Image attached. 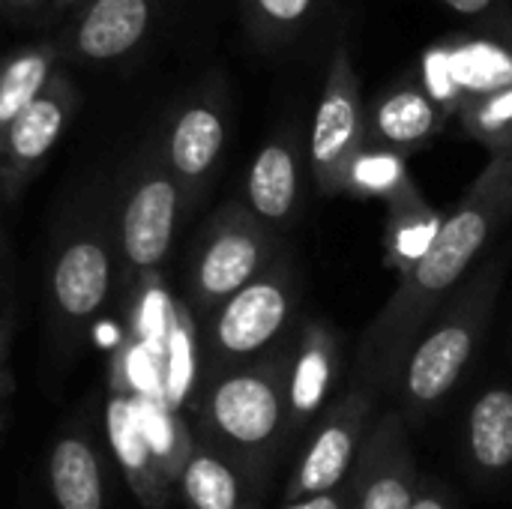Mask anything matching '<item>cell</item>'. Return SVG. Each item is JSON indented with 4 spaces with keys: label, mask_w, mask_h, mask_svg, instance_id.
I'll return each instance as SVG.
<instances>
[{
    "label": "cell",
    "mask_w": 512,
    "mask_h": 509,
    "mask_svg": "<svg viewBox=\"0 0 512 509\" xmlns=\"http://www.w3.org/2000/svg\"><path fill=\"white\" fill-rule=\"evenodd\" d=\"M512 219V150L492 156L462 201L444 216L426 255L399 276L396 291L363 333L360 381L393 390L396 375L435 309L471 276L498 228Z\"/></svg>",
    "instance_id": "cell-1"
},
{
    "label": "cell",
    "mask_w": 512,
    "mask_h": 509,
    "mask_svg": "<svg viewBox=\"0 0 512 509\" xmlns=\"http://www.w3.org/2000/svg\"><path fill=\"white\" fill-rule=\"evenodd\" d=\"M294 342L273 357L204 375L192 396V438L237 465L261 492L291 450L288 441V372Z\"/></svg>",
    "instance_id": "cell-2"
},
{
    "label": "cell",
    "mask_w": 512,
    "mask_h": 509,
    "mask_svg": "<svg viewBox=\"0 0 512 509\" xmlns=\"http://www.w3.org/2000/svg\"><path fill=\"white\" fill-rule=\"evenodd\" d=\"M120 273L111 222V186L93 183L57 216L45 261L48 333L60 354L84 345L105 315Z\"/></svg>",
    "instance_id": "cell-3"
},
{
    "label": "cell",
    "mask_w": 512,
    "mask_h": 509,
    "mask_svg": "<svg viewBox=\"0 0 512 509\" xmlns=\"http://www.w3.org/2000/svg\"><path fill=\"white\" fill-rule=\"evenodd\" d=\"M507 276V252L480 261L471 276L435 309L411 354L405 357L393 393L405 423L435 414L465 378L489 324Z\"/></svg>",
    "instance_id": "cell-4"
},
{
    "label": "cell",
    "mask_w": 512,
    "mask_h": 509,
    "mask_svg": "<svg viewBox=\"0 0 512 509\" xmlns=\"http://www.w3.org/2000/svg\"><path fill=\"white\" fill-rule=\"evenodd\" d=\"M303 291L288 249L246 288L228 297L201 321L204 375L261 363L294 342Z\"/></svg>",
    "instance_id": "cell-5"
},
{
    "label": "cell",
    "mask_w": 512,
    "mask_h": 509,
    "mask_svg": "<svg viewBox=\"0 0 512 509\" xmlns=\"http://www.w3.org/2000/svg\"><path fill=\"white\" fill-rule=\"evenodd\" d=\"M189 210L183 186L174 180L150 138L111 186V222L126 279H147L162 270Z\"/></svg>",
    "instance_id": "cell-6"
},
{
    "label": "cell",
    "mask_w": 512,
    "mask_h": 509,
    "mask_svg": "<svg viewBox=\"0 0 512 509\" xmlns=\"http://www.w3.org/2000/svg\"><path fill=\"white\" fill-rule=\"evenodd\" d=\"M279 255V234L255 219L240 198L219 204L195 234L186 258V306L198 321H204L216 306L258 279Z\"/></svg>",
    "instance_id": "cell-7"
},
{
    "label": "cell",
    "mask_w": 512,
    "mask_h": 509,
    "mask_svg": "<svg viewBox=\"0 0 512 509\" xmlns=\"http://www.w3.org/2000/svg\"><path fill=\"white\" fill-rule=\"evenodd\" d=\"M366 147H369V108L363 102L360 78L351 60V42L339 30L330 51L321 99L315 105L309 144H306L315 189L324 198L348 195L351 171Z\"/></svg>",
    "instance_id": "cell-8"
},
{
    "label": "cell",
    "mask_w": 512,
    "mask_h": 509,
    "mask_svg": "<svg viewBox=\"0 0 512 509\" xmlns=\"http://www.w3.org/2000/svg\"><path fill=\"white\" fill-rule=\"evenodd\" d=\"M378 390L366 381H354L300 441V453L288 474L282 504L327 495L342 489L363 453V444L375 426Z\"/></svg>",
    "instance_id": "cell-9"
},
{
    "label": "cell",
    "mask_w": 512,
    "mask_h": 509,
    "mask_svg": "<svg viewBox=\"0 0 512 509\" xmlns=\"http://www.w3.org/2000/svg\"><path fill=\"white\" fill-rule=\"evenodd\" d=\"M228 129V90L219 75H210L186 93L156 129L153 144L183 186L189 207H195L210 189L228 147Z\"/></svg>",
    "instance_id": "cell-10"
},
{
    "label": "cell",
    "mask_w": 512,
    "mask_h": 509,
    "mask_svg": "<svg viewBox=\"0 0 512 509\" xmlns=\"http://www.w3.org/2000/svg\"><path fill=\"white\" fill-rule=\"evenodd\" d=\"M426 90L447 108L512 84V27L453 36L426 54Z\"/></svg>",
    "instance_id": "cell-11"
},
{
    "label": "cell",
    "mask_w": 512,
    "mask_h": 509,
    "mask_svg": "<svg viewBox=\"0 0 512 509\" xmlns=\"http://www.w3.org/2000/svg\"><path fill=\"white\" fill-rule=\"evenodd\" d=\"M78 111V90L72 78L57 66L45 90L30 102V108L15 120L0 147V195L6 201L18 198L30 180L42 171L57 141L69 129Z\"/></svg>",
    "instance_id": "cell-12"
},
{
    "label": "cell",
    "mask_w": 512,
    "mask_h": 509,
    "mask_svg": "<svg viewBox=\"0 0 512 509\" xmlns=\"http://www.w3.org/2000/svg\"><path fill=\"white\" fill-rule=\"evenodd\" d=\"M342 339L318 315H303L288 372V441L297 447L321 414L333 405V390L342 378Z\"/></svg>",
    "instance_id": "cell-13"
},
{
    "label": "cell",
    "mask_w": 512,
    "mask_h": 509,
    "mask_svg": "<svg viewBox=\"0 0 512 509\" xmlns=\"http://www.w3.org/2000/svg\"><path fill=\"white\" fill-rule=\"evenodd\" d=\"M162 0H84L66 30L54 39L60 57L111 63L129 57L153 30Z\"/></svg>",
    "instance_id": "cell-14"
},
{
    "label": "cell",
    "mask_w": 512,
    "mask_h": 509,
    "mask_svg": "<svg viewBox=\"0 0 512 509\" xmlns=\"http://www.w3.org/2000/svg\"><path fill=\"white\" fill-rule=\"evenodd\" d=\"M351 483V509H411L420 483L408 441V423L399 411H387L375 420L354 465Z\"/></svg>",
    "instance_id": "cell-15"
},
{
    "label": "cell",
    "mask_w": 512,
    "mask_h": 509,
    "mask_svg": "<svg viewBox=\"0 0 512 509\" xmlns=\"http://www.w3.org/2000/svg\"><path fill=\"white\" fill-rule=\"evenodd\" d=\"M303 138L297 129L273 132L255 153L246 183L243 204L270 231H288L303 207Z\"/></svg>",
    "instance_id": "cell-16"
},
{
    "label": "cell",
    "mask_w": 512,
    "mask_h": 509,
    "mask_svg": "<svg viewBox=\"0 0 512 509\" xmlns=\"http://www.w3.org/2000/svg\"><path fill=\"white\" fill-rule=\"evenodd\" d=\"M447 108L423 81H402L384 90L369 108V144L408 156L444 129Z\"/></svg>",
    "instance_id": "cell-17"
},
{
    "label": "cell",
    "mask_w": 512,
    "mask_h": 509,
    "mask_svg": "<svg viewBox=\"0 0 512 509\" xmlns=\"http://www.w3.org/2000/svg\"><path fill=\"white\" fill-rule=\"evenodd\" d=\"M183 509H264V495L237 465L192 438L174 477Z\"/></svg>",
    "instance_id": "cell-18"
},
{
    "label": "cell",
    "mask_w": 512,
    "mask_h": 509,
    "mask_svg": "<svg viewBox=\"0 0 512 509\" xmlns=\"http://www.w3.org/2000/svg\"><path fill=\"white\" fill-rule=\"evenodd\" d=\"M48 489L57 509H108L105 462L90 432H60L48 453Z\"/></svg>",
    "instance_id": "cell-19"
},
{
    "label": "cell",
    "mask_w": 512,
    "mask_h": 509,
    "mask_svg": "<svg viewBox=\"0 0 512 509\" xmlns=\"http://www.w3.org/2000/svg\"><path fill=\"white\" fill-rule=\"evenodd\" d=\"M387 204V231H384V255L387 267L405 276L432 246L444 216L429 207L420 195L417 183L408 177L390 195L381 198Z\"/></svg>",
    "instance_id": "cell-20"
},
{
    "label": "cell",
    "mask_w": 512,
    "mask_h": 509,
    "mask_svg": "<svg viewBox=\"0 0 512 509\" xmlns=\"http://www.w3.org/2000/svg\"><path fill=\"white\" fill-rule=\"evenodd\" d=\"M468 462L480 477H501L512 468V387L483 390L465 426Z\"/></svg>",
    "instance_id": "cell-21"
},
{
    "label": "cell",
    "mask_w": 512,
    "mask_h": 509,
    "mask_svg": "<svg viewBox=\"0 0 512 509\" xmlns=\"http://www.w3.org/2000/svg\"><path fill=\"white\" fill-rule=\"evenodd\" d=\"M60 63L63 57L54 39L21 45L0 57V147L15 120L45 90Z\"/></svg>",
    "instance_id": "cell-22"
},
{
    "label": "cell",
    "mask_w": 512,
    "mask_h": 509,
    "mask_svg": "<svg viewBox=\"0 0 512 509\" xmlns=\"http://www.w3.org/2000/svg\"><path fill=\"white\" fill-rule=\"evenodd\" d=\"M243 21L261 51H285L303 42L336 0H240Z\"/></svg>",
    "instance_id": "cell-23"
},
{
    "label": "cell",
    "mask_w": 512,
    "mask_h": 509,
    "mask_svg": "<svg viewBox=\"0 0 512 509\" xmlns=\"http://www.w3.org/2000/svg\"><path fill=\"white\" fill-rule=\"evenodd\" d=\"M456 114L465 132L480 141L492 156L512 150V84L462 102Z\"/></svg>",
    "instance_id": "cell-24"
},
{
    "label": "cell",
    "mask_w": 512,
    "mask_h": 509,
    "mask_svg": "<svg viewBox=\"0 0 512 509\" xmlns=\"http://www.w3.org/2000/svg\"><path fill=\"white\" fill-rule=\"evenodd\" d=\"M354 507V483L348 480L342 489L327 492V495H315V498H303L294 504H282L279 509H351Z\"/></svg>",
    "instance_id": "cell-25"
},
{
    "label": "cell",
    "mask_w": 512,
    "mask_h": 509,
    "mask_svg": "<svg viewBox=\"0 0 512 509\" xmlns=\"http://www.w3.org/2000/svg\"><path fill=\"white\" fill-rule=\"evenodd\" d=\"M9 339H12V315L3 312L0 315V414H3V399L9 393V369H6V360H9Z\"/></svg>",
    "instance_id": "cell-26"
},
{
    "label": "cell",
    "mask_w": 512,
    "mask_h": 509,
    "mask_svg": "<svg viewBox=\"0 0 512 509\" xmlns=\"http://www.w3.org/2000/svg\"><path fill=\"white\" fill-rule=\"evenodd\" d=\"M411 509H453V501H450V495L441 489V486H420L417 489V498H414V504Z\"/></svg>",
    "instance_id": "cell-27"
},
{
    "label": "cell",
    "mask_w": 512,
    "mask_h": 509,
    "mask_svg": "<svg viewBox=\"0 0 512 509\" xmlns=\"http://www.w3.org/2000/svg\"><path fill=\"white\" fill-rule=\"evenodd\" d=\"M444 6H450L453 12L459 15H486V12H495L498 0H441Z\"/></svg>",
    "instance_id": "cell-28"
},
{
    "label": "cell",
    "mask_w": 512,
    "mask_h": 509,
    "mask_svg": "<svg viewBox=\"0 0 512 509\" xmlns=\"http://www.w3.org/2000/svg\"><path fill=\"white\" fill-rule=\"evenodd\" d=\"M39 3H42V0H0V6H3L6 12H12V15H27V12H33Z\"/></svg>",
    "instance_id": "cell-29"
},
{
    "label": "cell",
    "mask_w": 512,
    "mask_h": 509,
    "mask_svg": "<svg viewBox=\"0 0 512 509\" xmlns=\"http://www.w3.org/2000/svg\"><path fill=\"white\" fill-rule=\"evenodd\" d=\"M54 3V9H66V6H81L84 0H51Z\"/></svg>",
    "instance_id": "cell-30"
},
{
    "label": "cell",
    "mask_w": 512,
    "mask_h": 509,
    "mask_svg": "<svg viewBox=\"0 0 512 509\" xmlns=\"http://www.w3.org/2000/svg\"><path fill=\"white\" fill-rule=\"evenodd\" d=\"M3 312H9V309H6V300H3V270H0V315Z\"/></svg>",
    "instance_id": "cell-31"
}]
</instances>
